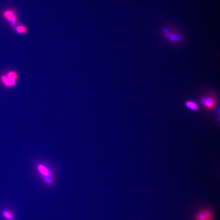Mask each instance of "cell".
Wrapping results in <instances>:
<instances>
[{
	"mask_svg": "<svg viewBox=\"0 0 220 220\" xmlns=\"http://www.w3.org/2000/svg\"><path fill=\"white\" fill-rule=\"evenodd\" d=\"M199 103L206 111H212L217 106V97L213 93H206L200 97Z\"/></svg>",
	"mask_w": 220,
	"mask_h": 220,
	"instance_id": "1",
	"label": "cell"
},
{
	"mask_svg": "<svg viewBox=\"0 0 220 220\" xmlns=\"http://www.w3.org/2000/svg\"><path fill=\"white\" fill-rule=\"evenodd\" d=\"M162 34L169 41L175 44H178L182 40L181 34L172 25L164 26L162 29Z\"/></svg>",
	"mask_w": 220,
	"mask_h": 220,
	"instance_id": "2",
	"label": "cell"
},
{
	"mask_svg": "<svg viewBox=\"0 0 220 220\" xmlns=\"http://www.w3.org/2000/svg\"><path fill=\"white\" fill-rule=\"evenodd\" d=\"M2 18L14 28L18 23V13L15 8L8 7L5 9L1 12Z\"/></svg>",
	"mask_w": 220,
	"mask_h": 220,
	"instance_id": "3",
	"label": "cell"
},
{
	"mask_svg": "<svg viewBox=\"0 0 220 220\" xmlns=\"http://www.w3.org/2000/svg\"><path fill=\"white\" fill-rule=\"evenodd\" d=\"M18 76V73L16 71H10L1 76L0 81L4 87H12L16 85Z\"/></svg>",
	"mask_w": 220,
	"mask_h": 220,
	"instance_id": "4",
	"label": "cell"
},
{
	"mask_svg": "<svg viewBox=\"0 0 220 220\" xmlns=\"http://www.w3.org/2000/svg\"><path fill=\"white\" fill-rule=\"evenodd\" d=\"M214 213L211 209L205 208L200 210L195 216V220H213Z\"/></svg>",
	"mask_w": 220,
	"mask_h": 220,
	"instance_id": "5",
	"label": "cell"
},
{
	"mask_svg": "<svg viewBox=\"0 0 220 220\" xmlns=\"http://www.w3.org/2000/svg\"><path fill=\"white\" fill-rule=\"evenodd\" d=\"M38 171L40 174L43 176V178H51V173L45 165L42 164L37 165Z\"/></svg>",
	"mask_w": 220,
	"mask_h": 220,
	"instance_id": "6",
	"label": "cell"
},
{
	"mask_svg": "<svg viewBox=\"0 0 220 220\" xmlns=\"http://www.w3.org/2000/svg\"><path fill=\"white\" fill-rule=\"evenodd\" d=\"M14 30L17 34L20 35H24L27 33L28 31V29L27 26L22 23H18L16 26L14 27Z\"/></svg>",
	"mask_w": 220,
	"mask_h": 220,
	"instance_id": "7",
	"label": "cell"
},
{
	"mask_svg": "<svg viewBox=\"0 0 220 220\" xmlns=\"http://www.w3.org/2000/svg\"><path fill=\"white\" fill-rule=\"evenodd\" d=\"M185 105L187 109L194 111H197L199 109L198 104L195 101L192 100H188L185 102Z\"/></svg>",
	"mask_w": 220,
	"mask_h": 220,
	"instance_id": "8",
	"label": "cell"
},
{
	"mask_svg": "<svg viewBox=\"0 0 220 220\" xmlns=\"http://www.w3.org/2000/svg\"><path fill=\"white\" fill-rule=\"evenodd\" d=\"M2 217L6 220H14L15 219V216L11 211L8 210H3L1 211Z\"/></svg>",
	"mask_w": 220,
	"mask_h": 220,
	"instance_id": "9",
	"label": "cell"
}]
</instances>
